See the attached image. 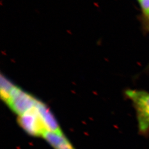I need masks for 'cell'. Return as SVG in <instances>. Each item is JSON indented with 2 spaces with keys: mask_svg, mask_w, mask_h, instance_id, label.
<instances>
[{
  "mask_svg": "<svg viewBox=\"0 0 149 149\" xmlns=\"http://www.w3.org/2000/svg\"><path fill=\"white\" fill-rule=\"evenodd\" d=\"M124 95L133 104L135 111L139 134L149 136V92L143 90L128 88Z\"/></svg>",
  "mask_w": 149,
  "mask_h": 149,
  "instance_id": "cell-1",
  "label": "cell"
},
{
  "mask_svg": "<svg viewBox=\"0 0 149 149\" xmlns=\"http://www.w3.org/2000/svg\"><path fill=\"white\" fill-rule=\"evenodd\" d=\"M1 97L18 117L33 109L38 101L32 95L28 93L14 84L8 92L1 95Z\"/></svg>",
  "mask_w": 149,
  "mask_h": 149,
  "instance_id": "cell-2",
  "label": "cell"
},
{
  "mask_svg": "<svg viewBox=\"0 0 149 149\" xmlns=\"http://www.w3.org/2000/svg\"><path fill=\"white\" fill-rule=\"evenodd\" d=\"M18 122L27 134L33 136L43 137L44 134L48 132L38 111L37 104L31 111L19 116Z\"/></svg>",
  "mask_w": 149,
  "mask_h": 149,
  "instance_id": "cell-3",
  "label": "cell"
},
{
  "mask_svg": "<svg viewBox=\"0 0 149 149\" xmlns=\"http://www.w3.org/2000/svg\"><path fill=\"white\" fill-rule=\"evenodd\" d=\"M141 11V22L145 31H149V0H138Z\"/></svg>",
  "mask_w": 149,
  "mask_h": 149,
  "instance_id": "cell-6",
  "label": "cell"
},
{
  "mask_svg": "<svg viewBox=\"0 0 149 149\" xmlns=\"http://www.w3.org/2000/svg\"><path fill=\"white\" fill-rule=\"evenodd\" d=\"M43 137L54 149H74L63 134L47 132Z\"/></svg>",
  "mask_w": 149,
  "mask_h": 149,
  "instance_id": "cell-5",
  "label": "cell"
},
{
  "mask_svg": "<svg viewBox=\"0 0 149 149\" xmlns=\"http://www.w3.org/2000/svg\"><path fill=\"white\" fill-rule=\"evenodd\" d=\"M37 108L47 131L55 133L63 134L56 119L46 104L38 100Z\"/></svg>",
  "mask_w": 149,
  "mask_h": 149,
  "instance_id": "cell-4",
  "label": "cell"
}]
</instances>
